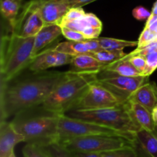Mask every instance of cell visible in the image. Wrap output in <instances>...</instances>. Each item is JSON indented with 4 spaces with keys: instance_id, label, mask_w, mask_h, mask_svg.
<instances>
[{
    "instance_id": "cell-1",
    "label": "cell",
    "mask_w": 157,
    "mask_h": 157,
    "mask_svg": "<svg viewBox=\"0 0 157 157\" xmlns=\"http://www.w3.org/2000/svg\"><path fill=\"white\" fill-rule=\"evenodd\" d=\"M12 84H1V121L42 105L65 72H36Z\"/></svg>"
},
{
    "instance_id": "cell-2",
    "label": "cell",
    "mask_w": 157,
    "mask_h": 157,
    "mask_svg": "<svg viewBox=\"0 0 157 157\" xmlns=\"http://www.w3.org/2000/svg\"><path fill=\"white\" fill-rule=\"evenodd\" d=\"M101 71H66L41 105L52 114H66L89 87L98 80Z\"/></svg>"
},
{
    "instance_id": "cell-3",
    "label": "cell",
    "mask_w": 157,
    "mask_h": 157,
    "mask_svg": "<svg viewBox=\"0 0 157 157\" xmlns=\"http://www.w3.org/2000/svg\"><path fill=\"white\" fill-rule=\"evenodd\" d=\"M35 37L25 38L14 33L3 35L0 49L1 84H8L33 60Z\"/></svg>"
},
{
    "instance_id": "cell-4",
    "label": "cell",
    "mask_w": 157,
    "mask_h": 157,
    "mask_svg": "<svg viewBox=\"0 0 157 157\" xmlns=\"http://www.w3.org/2000/svg\"><path fill=\"white\" fill-rule=\"evenodd\" d=\"M67 113L71 117L91 121L132 136L140 130L130 116L127 103L119 107L94 110H73Z\"/></svg>"
},
{
    "instance_id": "cell-5",
    "label": "cell",
    "mask_w": 157,
    "mask_h": 157,
    "mask_svg": "<svg viewBox=\"0 0 157 157\" xmlns=\"http://www.w3.org/2000/svg\"><path fill=\"white\" fill-rule=\"evenodd\" d=\"M58 115L51 114L18 119L12 123L24 136L25 142L44 146L58 141Z\"/></svg>"
},
{
    "instance_id": "cell-6",
    "label": "cell",
    "mask_w": 157,
    "mask_h": 157,
    "mask_svg": "<svg viewBox=\"0 0 157 157\" xmlns=\"http://www.w3.org/2000/svg\"><path fill=\"white\" fill-rule=\"evenodd\" d=\"M58 141L62 142L66 140L81 136L104 135V136H122L133 141L134 135H128L121 131L110 128L91 121L74 118L67 114L58 115Z\"/></svg>"
},
{
    "instance_id": "cell-7",
    "label": "cell",
    "mask_w": 157,
    "mask_h": 157,
    "mask_svg": "<svg viewBox=\"0 0 157 157\" xmlns=\"http://www.w3.org/2000/svg\"><path fill=\"white\" fill-rule=\"evenodd\" d=\"M133 142L122 136L95 135L72 138L60 143L72 153H104L124 147H133Z\"/></svg>"
},
{
    "instance_id": "cell-8",
    "label": "cell",
    "mask_w": 157,
    "mask_h": 157,
    "mask_svg": "<svg viewBox=\"0 0 157 157\" xmlns=\"http://www.w3.org/2000/svg\"><path fill=\"white\" fill-rule=\"evenodd\" d=\"M148 78L143 75L125 77L101 71L98 75V82L126 104L140 86L148 82Z\"/></svg>"
},
{
    "instance_id": "cell-9",
    "label": "cell",
    "mask_w": 157,
    "mask_h": 157,
    "mask_svg": "<svg viewBox=\"0 0 157 157\" xmlns=\"http://www.w3.org/2000/svg\"><path fill=\"white\" fill-rule=\"evenodd\" d=\"M123 104H125L110 90L96 81L87 88L85 93L75 103L70 111L99 110L119 107Z\"/></svg>"
},
{
    "instance_id": "cell-10",
    "label": "cell",
    "mask_w": 157,
    "mask_h": 157,
    "mask_svg": "<svg viewBox=\"0 0 157 157\" xmlns=\"http://www.w3.org/2000/svg\"><path fill=\"white\" fill-rule=\"evenodd\" d=\"M41 2L30 0L21 6L12 32L21 37H35L44 27V21L40 12Z\"/></svg>"
},
{
    "instance_id": "cell-11",
    "label": "cell",
    "mask_w": 157,
    "mask_h": 157,
    "mask_svg": "<svg viewBox=\"0 0 157 157\" xmlns=\"http://www.w3.org/2000/svg\"><path fill=\"white\" fill-rule=\"evenodd\" d=\"M73 59L71 55L58 52L55 48H49L38 54L29 67L34 72H41L52 67L71 64Z\"/></svg>"
},
{
    "instance_id": "cell-12",
    "label": "cell",
    "mask_w": 157,
    "mask_h": 157,
    "mask_svg": "<svg viewBox=\"0 0 157 157\" xmlns=\"http://www.w3.org/2000/svg\"><path fill=\"white\" fill-rule=\"evenodd\" d=\"M25 142V137L12 122L0 121V157H10L18 144Z\"/></svg>"
},
{
    "instance_id": "cell-13",
    "label": "cell",
    "mask_w": 157,
    "mask_h": 157,
    "mask_svg": "<svg viewBox=\"0 0 157 157\" xmlns=\"http://www.w3.org/2000/svg\"><path fill=\"white\" fill-rule=\"evenodd\" d=\"M133 145L137 157H157V128L155 131L138 130Z\"/></svg>"
},
{
    "instance_id": "cell-14",
    "label": "cell",
    "mask_w": 157,
    "mask_h": 157,
    "mask_svg": "<svg viewBox=\"0 0 157 157\" xmlns=\"http://www.w3.org/2000/svg\"><path fill=\"white\" fill-rule=\"evenodd\" d=\"M54 48L58 52L73 57L81 55H91L92 53L102 50L98 38L86 39L82 41H64L57 44Z\"/></svg>"
},
{
    "instance_id": "cell-15",
    "label": "cell",
    "mask_w": 157,
    "mask_h": 157,
    "mask_svg": "<svg viewBox=\"0 0 157 157\" xmlns=\"http://www.w3.org/2000/svg\"><path fill=\"white\" fill-rule=\"evenodd\" d=\"M70 9L63 0L41 2L40 6V12L45 25H59Z\"/></svg>"
},
{
    "instance_id": "cell-16",
    "label": "cell",
    "mask_w": 157,
    "mask_h": 157,
    "mask_svg": "<svg viewBox=\"0 0 157 157\" xmlns=\"http://www.w3.org/2000/svg\"><path fill=\"white\" fill-rule=\"evenodd\" d=\"M129 101L144 106L152 113L157 106V84L154 81L147 82L133 93Z\"/></svg>"
},
{
    "instance_id": "cell-17",
    "label": "cell",
    "mask_w": 157,
    "mask_h": 157,
    "mask_svg": "<svg viewBox=\"0 0 157 157\" xmlns=\"http://www.w3.org/2000/svg\"><path fill=\"white\" fill-rule=\"evenodd\" d=\"M61 35H62V29L59 25H44V27L35 36L33 50L34 58Z\"/></svg>"
},
{
    "instance_id": "cell-18",
    "label": "cell",
    "mask_w": 157,
    "mask_h": 157,
    "mask_svg": "<svg viewBox=\"0 0 157 157\" xmlns=\"http://www.w3.org/2000/svg\"><path fill=\"white\" fill-rule=\"evenodd\" d=\"M127 107L130 116L140 128L148 131H155L156 130L157 127L153 121L152 113L146 107L131 101L127 103Z\"/></svg>"
},
{
    "instance_id": "cell-19",
    "label": "cell",
    "mask_w": 157,
    "mask_h": 157,
    "mask_svg": "<svg viewBox=\"0 0 157 157\" xmlns=\"http://www.w3.org/2000/svg\"><path fill=\"white\" fill-rule=\"evenodd\" d=\"M70 71H101L107 65L101 63L90 55H81L74 57Z\"/></svg>"
},
{
    "instance_id": "cell-20",
    "label": "cell",
    "mask_w": 157,
    "mask_h": 157,
    "mask_svg": "<svg viewBox=\"0 0 157 157\" xmlns=\"http://www.w3.org/2000/svg\"><path fill=\"white\" fill-rule=\"evenodd\" d=\"M102 71L125 77H138L142 75L140 72L129 61L127 55L123 59L107 65Z\"/></svg>"
},
{
    "instance_id": "cell-21",
    "label": "cell",
    "mask_w": 157,
    "mask_h": 157,
    "mask_svg": "<svg viewBox=\"0 0 157 157\" xmlns=\"http://www.w3.org/2000/svg\"><path fill=\"white\" fill-rule=\"evenodd\" d=\"M21 3L15 0H1L0 8L3 18L9 21L11 28L13 27L18 13L21 9Z\"/></svg>"
},
{
    "instance_id": "cell-22",
    "label": "cell",
    "mask_w": 157,
    "mask_h": 157,
    "mask_svg": "<svg viewBox=\"0 0 157 157\" xmlns=\"http://www.w3.org/2000/svg\"><path fill=\"white\" fill-rule=\"evenodd\" d=\"M102 50L107 51H124L127 47H137L138 42L134 41L117 39V38L99 37L98 38Z\"/></svg>"
},
{
    "instance_id": "cell-23",
    "label": "cell",
    "mask_w": 157,
    "mask_h": 157,
    "mask_svg": "<svg viewBox=\"0 0 157 157\" xmlns=\"http://www.w3.org/2000/svg\"><path fill=\"white\" fill-rule=\"evenodd\" d=\"M90 55H92L101 63H103L106 65H109L125 58L127 54L124 53V51L101 50L92 53Z\"/></svg>"
},
{
    "instance_id": "cell-24",
    "label": "cell",
    "mask_w": 157,
    "mask_h": 157,
    "mask_svg": "<svg viewBox=\"0 0 157 157\" xmlns=\"http://www.w3.org/2000/svg\"><path fill=\"white\" fill-rule=\"evenodd\" d=\"M41 147L44 148L51 157H74L73 153L58 141Z\"/></svg>"
},
{
    "instance_id": "cell-25",
    "label": "cell",
    "mask_w": 157,
    "mask_h": 157,
    "mask_svg": "<svg viewBox=\"0 0 157 157\" xmlns=\"http://www.w3.org/2000/svg\"><path fill=\"white\" fill-rule=\"evenodd\" d=\"M24 157H51L42 147L35 144H27L22 149Z\"/></svg>"
},
{
    "instance_id": "cell-26",
    "label": "cell",
    "mask_w": 157,
    "mask_h": 157,
    "mask_svg": "<svg viewBox=\"0 0 157 157\" xmlns=\"http://www.w3.org/2000/svg\"><path fill=\"white\" fill-rule=\"evenodd\" d=\"M61 28H67L71 30L77 31V32H82L87 28L90 27L88 22L86 20L85 17L80 18V19L75 20V21H61L59 24Z\"/></svg>"
},
{
    "instance_id": "cell-27",
    "label": "cell",
    "mask_w": 157,
    "mask_h": 157,
    "mask_svg": "<svg viewBox=\"0 0 157 157\" xmlns=\"http://www.w3.org/2000/svg\"><path fill=\"white\" fill-rule=\"evenodd\" d=\"M102 157H137V155L133 147H127L102 153Z\"/></svg>"
},
{
    "instance_id": "cell-28",
    "label": "cell",
    "mask_w": 157,
    "mask_h": 157,
    "mask_svg": "<svg viewBox=\"0 0 157 157\" xmlns=\"http://www.w3.org/2000/svg\"><path fill=\"white\" fill-rule=\"evenodd\" d=\"M146 68L143 76L149 77L157 69V51L145 57Z\"/></svg>"
},
{
    "instance_id": "cell-29",
    "label": "cell",
    "mask_w": 157,
    "mask_h": 157,
    "mask_svg": "<svg viewBox=\"0 0 157 157\" xmlns=\"http://www.w3.org/2000/svg\"><path fill=\"white\" fill-rule=\"evenodd\" d=\"M157 51V39L154 40V41H151L150 43L147 44V45L144 46V47L140 48H136L135 50L131 52L130 55H139L141 56L144 57L147 56L150 54L153 53V52H156Z\"/></svg>"
},
{
    "instance_id": "cell-30",
    "label": "cell",
    "mask_w": 157,
    "mask_h": 157,
    "mask_svg": "<svg viewBox=\"0 0 157 157\" xmlns=\"http://www.w3.org/2000/svg\"><path fill=\"white\" fill-rule=\"evenodd\" d=\"M157 35L156 33L151 32L149 29L147 28H144V29L143 30V32H141V34L140 35L139 39H138V45L137 48L144 47V46L147 45V44L150 43L151 41L156 40Z\"/></svg>"
},
{
    "instance_id": "cell-31",
    "label": "cell",
    "mask_w": 157,
    "mask_h": 157,
    "mask_svg": "<svg viewBox=\"0 0 157 157\" xmlns=\"http://www.w3.org/2000/svg\"><path fill=\"white\" fill-rule=\"evenodd\" d=\"M85 12L82 8H71L66 13L61 21H70L80 19V18H83L85 15Z\"/></svg>"
},
{
    "instance_id": "cell-32",
    "label": "cell",
    "mask_w": 157,
    "mask_h": 157,
    "mask_svg": "<svg viewBox=\"0 0 157 157\" xmlns=\"http://www.w3.org/2000/svg\"><path fill=\"white\" fill-rule=\"evenodd\" d=\"M127 57L129 59V61L132 63V64H133V65L140 72L141 75H143V74H144L146 68L145 58L139 55H130V54H127Z\"/></svg>"
},
{
    "instance_id": "cell-33",
    "label": "cell",
    "mask_w": 157,
    "mask_h": 157,
    "mask_svg": "<svg viewBox=\"0 0 157 157\" xmlns=\"http://www.w3.org/2000/svg\"><path fill=\"white\" fill-rule=\"evenodd\" d=\"M61 29H62V35L68 41H82L86 40V38L83 35L82 32L71 30L67 28H61Z\"/></svg>"
},
{
    "instance_id": "cell-34",
    "label": "cell",
    "mask_w": 157,
    "mask_h": 157,
    "mask_svg": "<svg viewBox=\"0 0 157 157\" xmlns=\"http://www.w3.org/2000/svg\"><path fill=\"white\" fill-rule=\"evenodd\" d=\"M133 16L138 21H147L152 15V12L142 6L135 7L133 9Z\"/></svg>"
},
{
    "instance_id": "cell-35",
    "label": "cell",
    "mask_w": 157,
    "mask_h": 157,
    "mask_svg": "<svg viewBox=\"0 0 157 157\" xmlns=\"http://www.w3.org/2000/svg\"><path fill=\"white\" fill-rule=\"evenodd\" d=\"M86 20L88 22L90 27L92 28H96V29H102L103 28V24L102 21L99 19L97 15H95L93 13H86L85 15Z\"/></svg>"
},
{
    "instance_id": "cell-36",
    "label": "cell",
    "mask_w": 157,
    "mask_h": 157,
    "mask_svg": "<svg viewBox=\"0 0 157 157\" xmlns=\"http://www.w3.org/2000/svg\"><path fill=\"white\" fill-rule=\"evenodd\" d=\"M102 29H96V28L88 27L84 29L82 34L84 35L86 39H95L100 37Z\"/></svg>"
},
{
    "instance_id": "cell-37",
    "label": "cell",
    "mask_w": 157,
    "mask_h": 157,
    "mask_svg": "<svg viewBox=\"0 0 157 157\" xmlns=\"http://www.w3.org/2000/svg\"><path fill=\"white\" fill-rule=\"evenodd\" d=\"M63 1L71 9V8H82V6L93 2L96 0H63Z\"/></svg>"
},
{
    "instance_id": "cell-38",
    "label": "cell",
    "mask_w": 157,
    "mask_h": 157,
    "mask_svg": "<svg viewBox=\"0 0 157 157\" xmlns=\"http://www.w3.org/2000/svg\"><path fill=\"white\" fill-rule=\"evenodd\" d=\"M74 157H102V153H73Z\"/></svg>"
},
{
    "instance_id": "cell-39",
    "label": "cell",
    "mask_w": 157,
    "mask_h": 157,
    "mask_svg": "<svg viewBox=\"0 0 157 157\" xmlns=\"http://www.w3.org/2000/svg\"><path fill=\"white\" fill-rule=\"evenodd\" d=\"M156 21H157V15H152L150 17V18H149V19L147 21L145 27H148L149 25H150L151 24H153V23L155 22Z\"/></svg>"
},
{
    "instance_id": "cell-40",
    "label": "cell",
    "mask_w": 157,
    "mask_h": 157,
    "mask_svg": "<svg viewBox=\"0 0 157 157\" xmlns=\"http://www.w3.org/2000/svg\"><path fill=\"white\" fill-rule=\"evenodd\" d=\"M152 117H153V119L155 123V125H156V127H157V106L154 109H153V111H152Z\"/></svg>"
},
{
    "instance_id": "cell-41",
    "label": "cell",
    "mask_w": 157,
    "mask_h": 157,
    "mask_svg": "<svg viewBox=\"0 0 157 157\" xmlns=\"http://www.w3.org/2000/svg\"><path fill=\"white\" fill-rule=\"evenodd\" d=\"M151 12H152V15H157V1L154 3V5H153Z\"/></svg>"
},
{
    "instance_id": "cell-42",
    "label": "cell",
    "mask_w": 157,
    "mask_h": 157,
    "mask_svg": "<svg viewBox=\"0 0 157 157\" xmlns=\"http://www.w3.org/2000/svg\"><path fill=\"white\" fill-rule=\"evenodd\" d=\"M41 2H48V1H57V0H39Z\"/></svg>"
},
{
    "instance_id": "cell-43",
    "label": "cell",
    "mask_w": 157,
    "mask_h": 157,
    "mask_svg": "<svg viewBox=\"0 0 157 157\" xmlns=\"http://www.w3.org/2000/svg\"><path fill=\"white\" fill-rule=\"evenodd\" d=\"M10 157H16V156H15V153H12V154L11 155V156H10Z\"/></svg>"
},
{
    "instance_id": "cell-44",
    "label": "cell",
    "mask_w": 157,
    "mask_h": 157,
    "mask_svg": "<svg viewBox=\"0 0 157 157\" xmlns=\"http://www.w3.org/2000/svg\"><path fill=\"white\" fill-rule=\"evenodd\" d=\"M15 1H17V2H18L21 3V2H22V0H15Z\"/></svg>"
}]
</instances>
